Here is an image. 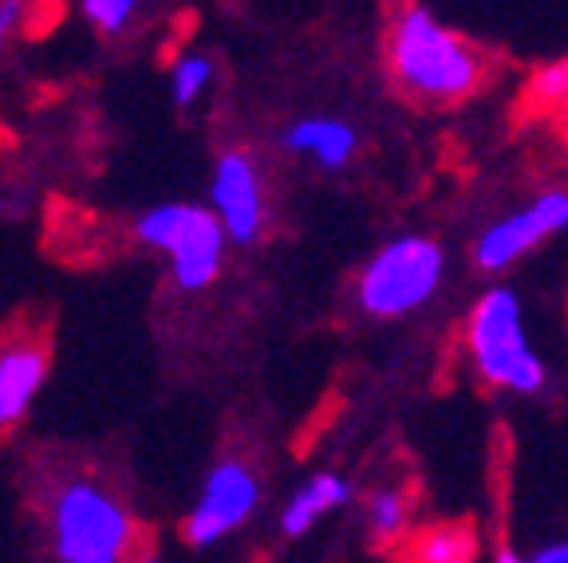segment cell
I'll list each match as a JSON object with an SVG mask.
<instances>
[{"label":"cell","mask_w":568,"mask_h":563,"mask_svg":"<svg viewBox=\"0 0 568 563\" xmlns=\"http://www.w3.org/2000/svg\"><path fill=\"white\" fill-rule=\"evenodd\" d=\"M387 68L410 99L454 106L481 88L486 55L423 4H403L387 32Z\"/></svg>","instance_id":"cell-1"},{"label":"cell","mask_w":568,"mask_h":563,"mask_svg":"<svg viewBox=\"0 0 568 563\" xmlns=\"http://www.w3.org/2000/svg\"><path fill=\"white\" fill-rule=\"evenodd\" d=\"M48 540L60 563H126L142 524L131 504L95 477H63L48 497Z\"/></svg>","instance_id":"cell-2"},{"label":"cell","mask_w":568,"mask_h":563,"mask_svg":"<svg viewBox=\"0 0 568 563\" xmlns=\"http://www.w3.org/2000/svg\"><path fill=\"white\" fill-rule=\"evenodd\" d=\"M466 339H470L474 367L489 387L514 390V395H537L545 387V362L529 347L525 311L514 288L497 284L474 304Z\"/></svg>","instance_id":"cell-3"},{"label":"cell","mask_w":568,"mask_h":563,"mask_svg":"<svg viewBox=\"0 0 568 563\" xmlns=\"http://www.w3.org/2000/svg\"><path fill=\"white\" fill-rule=\"evenodd\" d=\"M134 237L151 253L170 256V280L182 291H205L225 265V237L222 221L213 209L190 202H166L146 209L134 221Z\"/></svg>","instance_id":"cell-4"},{"label":"cell","mask_w":568,"mask_h":563,"mask_svg":"<svg viewBox=\"0 0 568 563\" xmlns=\"http://www.w3.org/2000/svg\"><path fill=\"white\" fill-rule=\"evenodd\" d=\"M443 273L446 256L430 237H395L359 273V308L375 319L410 316L438 291Z\"/></svg>","instance_id":"cell-5"},{"label":"cell","mask_w":568,"mask_h":563,"mask_svg":"<svg viewBox=\"0 0 568 563\" xmlns=\"http://www.w3.org/2000/svg\"><path fill=\"white\" fill-rule=\"evenodd\" d=\"M261 504V481L257 473L237 458H225L205 473L202 493H197L194 509L182 520V540L197 552L222 544L225 536L245 524Z\"/></svg>","instance_id":"cell-6"},{"label":"cell","mask_w":568,"mask_h":563,"mask_svg":"<svg viewBox=\"0 0 568 563\" xmlns=\"http://www.w3.org/2000/svg\"><path fill=\"white\" fill-rule=\"evenodd\" d=\"M560 229H568V190H549L525 209L494 221L474 245V260L486 273H506L509 265H517L525 253H532Z\"/></svg>","instance_id":"cell-7"},{"label":"cell","mask_w":568,"mask_h":563,"mask_svg":"<svg viewBox=\"0 0 568 563\" xmlns=\"http://www.w3.org/2000/svg\"><path fill=\"white\" fill-rule=\"evenodd\" d=\"M210 209L233 245H253L265 229V182L245 150H225L210 174Z\"/></svg>","instance_id":"cell-8"},{"label":"cell","mask_w":568,"mask_h":563,"mask_svg":"<svg viewBox=\"0 0 568 563\" xmlns=\"http://www.w3.org/2000/svg\"><path fill=\"white\" fill-rule=\"evenodd\" d=\"M48 347L36 335H4L0 339V438L12 433L48 382Z\"/></svg>","instance_id":"cell-9"},{"label":"cell","mask_w":568,"mask_h":563,"mask_svg":"<svg viewBox=\"0 0 568 563\" xmlns=\"http://www.w3.org/2000/svg\"><path fill=\"white\" fill-rule=\"evenodd\" d=\"M355 146H359V134L344 119H301L284 131V150L316 162L320 170H339L355 154Z\"/></svg>","instance_id":"cell-10"},{"label":"cell","mask_w":568,"mask_h":563,"mask_svg":"<svg viewBox=\"0 0 568 563\" xmlns=\"http://www.w3.org/2000/svg\"><path fill=\"white\" fill-rule=\"evenodd\" d=\"M352 501V489H347V481L339 473H316L308 477V481L301 484L293 493V501L284 504L281 512V532L288 540H301L312 532V524H316L320 516H328V512L344 509V504Z\"/></svg>","instance_id":"cell-11"},{"label":"cell","mask_w":568,"mask_h":563,"mask_svg":"<svg viewBox=\"0 0 568 563\" xmlns=\"http://www.w3.org/2000/svg\"><path fill=\"white\" fill-rule=\"evenodd\" d=\"M213 68L210 55L202 52H182L174 63H170V95H174L178 106H197L205 99V91L213 88Z\"/></svg>","instance_id":"cell-12"},{"label":"cell","mask_w":568,"mask_h":563,"mask_svg":"<svg viewBox=\"0 0 568 563\" xmlns=\"http://www.w3.org/2000/svg\"><path fill=\"white\" fill-rule=\"evenodd\" d=\"M410 555L423 563H466L474 560V536L462 524H438L415 540Z\"/></svg>","instance_id":"cell-13"},{"label":"cell","mask_w":568,"mask_h":563,"mask_svg":"<svg viewBox=\"0 0 568 563\" xmlns=\"http://www.w3.org/2000/svg\"><path fill=\"white\" fill-rule=\"evenodd\" d=\"M367 524H372V536L379 544L399 540L403 529H407V501H403V493H395V489L375 493L372 504H367Z\"/></svg>","instance_id":"cell-14"},{"label":"cell","mask_w":568,"mask_h":563,"mask_svg":"<svg viewBox=\"0 0 568 563\" xmlns=\"http://www.w3.org/2000/svg\"><path fill=\"white\" fill-rule=\"evenodd\" d=\"M532 106L541 111H557V106H568V60H552L541 63V68L529 75V88H525Z\"/></svg>","instance_id":"cell-15"},{"label":"cell","mask_w":568,"mask_h":563,"mask_svg":"<svg viewBox=\"0 0 568 563\" xmlns=\"http://www.w3.org/2000/svg\"><path fill=\"white\" fill-rule=\"evenodd\" d=\"M142 0H80V12L95 32L103 35H123L131 20L139 17Z\"/></svg>","instance_id":"cell-16"},{"label":"cell","mask_w":568,"mask_h":563,"mask_svg":"<svg viewBox=\"0 0 568 563\" xmlns=\"http://www.w3.org/2000/svg\"><path fill=\"white\" fill-rule=\"evenodd\" d=\"M40 0H0V55L17 44V35L32 24Z\"/></svg>","instance_id":"cell-17"},{"label":"cell","mask_w":568,"mask_h":563,"mask_svg":"<svg viewBox=\"0 0 568 563\" xmlns=\"http://www.w3.org/2000/svg\"><path fill=\"white\" fill-rule=\"evenodd\" d=\"M532 560H537V563H568V540H557V544L541 547Z\"/></svg>","instance_id":"cell-18"},{"label":"cell","mask_w":568,"mask_h":563,"mask_svg":"<svg viewBox=\"0 0 568 563\" xmlns=\"http://www.w3.org/2000/svg\"><path fill=\"white\" fill-rule=\"evenodd\" d=\"M560 134H565V150H568V119H565V131H560Z\"/></svg>","instance_id":"cell-19"}]
</instances>
